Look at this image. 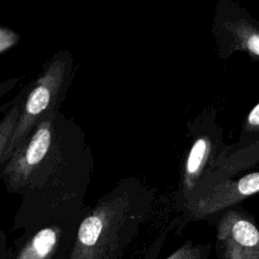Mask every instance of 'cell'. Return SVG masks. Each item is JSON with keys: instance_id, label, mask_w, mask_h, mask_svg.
<instances>
[{"instance_id": "cell-1", "label": "cell", "mask_w": 259, "mask_h": 259, "mask_svg": "<svg viewBox=\"0 0 259 259\" xmlns=\"http://www.w3.org/2000/svg\"><path fill=\"white\" fill-rule=\"evenodd\" d=\"M93 159L82 130L62 112L46 116L2 164L6 189L21 196L17 219L35 228L85 211Z\"/></svg>"}, {"instance_id": "cell-2", "label": "cell", "mask_w": 259, "mask_h": 259, "mask_svg": "<svg viewBox=\"0 0 259 259\" xmlns=\"http://www.w3.org/2000/svg\"><path fill=\"white\" fill-rule=\"evenodd\" d=\"M153 195L136 179L122 180L82 219L68 259H116L150 210Z\"/></svg>"}, {"instance_id": "cell-3", "label": "cell", "mask_w": 259, "mask_h": 259, "mask_svg": "<svg viewBox=\"0 0 259 259\" xmlns=\"http://www.w3.org/2000/svg\"><path fill=\"white\" fill-rule=\"evenodd\" d=\"M73 64L69 51H59L44 65L37 78L22 91L17 127L1 165L27 140L46 116L59 111L72 81Z\"/></svg>"}, {"instance_id": "cell-4", "label": "cell", "mask_w": 259, "mask_h": 259, "mask_svg": "<svg viewBox=\"0 0 259 259\" xmlns=\"http://www.w3.org/2000/svg\"><path fill=\"white\" fill-rule=\"evenodd\" d=\"M84 212L51 223L37 230L19 250L15 259H57L69 256Z\"/></svg>"}, {"instance_id": "cell-5", "label": "cell", "mask_w": 259, "mask_h": 259, "mask_svg": "<svg viewBox=\"0 0 259 259\" xmlns=\"http://www.w3.org/2000/svg\"><path fill=\"white\" fill-rule=\"evenodd\" d=\"M209 151V142L205 137L197 138L192 144L185 162L184 175L182 181L183 195L188 201L197 185V180L202 171L203 165L206 162Z\"/></svg>"}, {"instance_id": "cell-6", "label": "cell", "mask_w": 259, "mask_h": 259, "mask_svg": "<svg viewBox=\"0 0 259 259\" xmlns=\"http://www.w3.org/2000/svg\"><path fill=\"white\" fill-rule=\"evenodd\" d=\"M23 92L19 94L16 102L10 107L0 124V163L3 162L11 140L15 134L22 104Z\"/></svg>"}, {"instance_id": "cell-7", "label": "cell", "mask_w": 259, "mask_h": 259, "mask_svg": "<svg viewBox=\"0 0 259 259\" xmlns=\"http://www.w3.org/2000/svg\"><path fill=\"white\" fill-rule=\"evenodd\" d=\"M232 236L236 243L244 247H253L259 242L258 230L245 220L235 222L232 227Z\"/></svg>"}, {"instance_id": "cell-8", "label": "cell", "mask_w": 259, "mask_h": 259, "mask_svg": "<svg viewBox=\"0 0 259 259\" xmlns=\"http://www.w3.org/2000/svg\"><path fill=\"white\" fill-rule=\"evenodd\" d=\"M238 191L243 195H250L259 191V172L248 174L238 183Z\"/></svg>"}, {"instance_id": "cell-9", "label": "cell", "mask_w": 259, "mask_h": 259, "mask_svg": "<svg viewBox=\"0 0 259 259\" xmlns=\"http://www.w3.org/2000/svg\"><path fill=\"white\" fill-rule=\"evenodd\" d=\"M18 35L11 29L4 26L0 29V52L4 53L18 42Z\"/></svg>"}, {"instance_id": "cell-10", "label": "cell", "mask_w": 259, "mask_h": 259, "mask_svg": "<svg viewBox=\"0 0 259 259\" xmlns=\"http://www.w3.org/2000/svg\"><path fill=\"white\" fill-rule=\"evenodd\" d=\"M201 254L199 249L191 247L189 245H185L177 250L174 254H172L167 259H200Z\"/></svg>"}, {"instance_id": "cell-11", "label": "cell", "mask_w": 259, "mask_h": 259, "mask_svg": "<svg viewBox=\"0 0 259 259\" xmlns=\"http://www.w3.org/2000/svg\"><path fill=\"white\" fill-rule=\"evenodd\" d=\"M248 49L255 55L259 56V34H252L247 39Z\"/></svg>"}, {"instance_id": "cell-12", "label": "cell", "mask_w": 259, "mask_h": 259, "mask_svg": "<svg viewBox=\"0 0 259 259\" xmlns=\"http://www.w3.org/2000/svg\"><path fill=\"white\" fill-rule=\"evenodd\" d=\"M248 122L252 125H259V103L251 110L248 116Z\"/></svg>"}]
</instances>
